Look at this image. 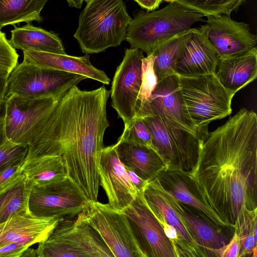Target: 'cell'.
<instances>
[{
    "instance_id": "f546056e",
    "label": "cell",
    "mask_w": 257,
    "mask_h": 257,
    "mask_svg": "<svg viewBox=\"0 0 257 257\" xmlns=\"http://www.w3.org/2000/svg\"><path fill=\"white\" fill-rule=\"evenodd\" d=\"M245 0H177V2L204 16L230 15Z\"/></svg>"
},
{
    "instance_id": "30bf717a",
    "label": "cell",
    "mask_w": 257,
    "mask_h": 257,
    "mask_svg": "<svg viewBox=\"0 0 257 257\" xmlns=\"http://www.w3.org/2000/svg\"><path fill=\"white\" fill-rule=\"evenodd\" d=\"M83 212L86 221L99 233L114 257H145L122 211L108 204L90 201Z\"/></svg>"
},
{
    "instance_id": "ba28073f",
    "label": "cell",
    "mask_w": 257,
    "mask_h": 257,
    "mask_svg": "<svg viewBox=\"0 0 257 257\" xmlns=\"http://www.w3.org/2000/svg\"><path fill=\"white\" fill-rule=\"evenodd\" d=\"M157 116L170 126L185 131L203 142L208 136V128H200L193 122L185 103L179 75L166 77L156 85L148 101L136 117Z\"/></svg>"
},
{
    "instance_id": "d6a6232c",
    "label": "cell",
    "mask_w": 257,
    "mask_h": 257,
    "mask_svg": "<svg viewBox=\"0 0 257 257\" xmlns=\"http://www.w3.org/2000/svg\"><path fill=\"white\" fill-rule=\"evenodd\" d=\"M19 55L10 44L6 34L0 31V78L7 79L18 65Z\"/></svg>"
},
{
    "instance_id": "e575fe53",
    "label": "cell",
    "mask_w": 257,
    "mask_h": 257,
    "mask_svg": "<svg viewBox=\"0 0 257 257\" xmlns=\"http://www.w3.org/2000/svg\"><path fill=\"white\" fill-rule=\"evenodd\" d=\"M257 222L253 223L238 233L240 250L238 257L256 256V229Z\"/></svg>"
},
{
    "instance_id": "f35d334b",
    "label": "cell",
    "mask_w": 257,
    "mask_h": 257,
    "mask_svg": "<svg viewBox=\"0 0 257 257\" xmlns=\"http://www.w3.org/2000/svg\"><path fill=\"white\" fill-rule=\"evenodd\" d=\"M125 168L129 179L138 192H144L149 182L142 179L132 170Z\"/></svg>"
},
{
    "instance_id": "d590c367",
    "label": "cell",
    "mask_w": 257,
    "mask_h": 257,
    "mask_svg": "<svg viewBox=\"0 0 257 257\" xmlns=\"http://www.w3.org/2000/svg\"><path fill=\"white\" fill-rule=\"evenodd\" d=\"M22 162L13 164L0 172V193L15 183L22 175Z\"/></svg>"
},
{
    "instance_id": "ee69618b",
    "label": "cell",
    "mask_w": 257,
    "mask_h": 257,
    "mask_svg": "<svg viewBox=\"0 0 257 257\" xmlns=\"http://www.w3.org/2000/svg\"><path fill=\"white\" fill-rule=\"evenodd\" d=\"M66 1L69 7L80 9L85 0H66Z\"/></svg>"
},
{
    "instance_id": "7c38bea8",
    "label": "cell",
    "mask_w": 257,
    "mask_h": 257,
    "mask_svg": "<svg viewBox=\"0 0 257 257\" xmlns=\"http://www.w3.org/2000/svg\"><path fill=\"white\" fill-rule=\"evenodd\" d=\"M59 97L31 99L11 95L5 99L6 138L15 143L28 146Z\"/></svg>"
},
{
    "instance_id": "5bb4252c",
    "label": "cell",
    "mask_w": 257,
    "mask_h": 257,
    "mask_svg": "<svg viewBox=\"0 0 257 257\" xmlns=\"http://www.w3.org/2000/svg\"><path fill=\"white\" fill-rule=\"evenodd\" d=\"M122 211L145 257H178L161 224L147 203L144 192H138L135 199Z\"/></svg>"
},
{
    "instance_id": "bcb514c9",
    "label": "cell",
    "mask_w": 257,
    "mask_h": 257,
    "mask_svg": "<svg viewBox=\"0 0 257 257\" xmlns=\"http://www.w3.org/2000/svg\"><path fill=\"white\" fill-rule=\"evenodd\" d=\"M164 1L168 2H170V3H172V2H177V0H164Z\"/></svg>"
},
{
    "instance_id": "4316f807",
    "label": "cell",
    "mask_w": 257,
    "mask_h": 257,
    "mask_svg": "<svg viewBox=\"0 0 257 257\" xmlns=\"http://www.w3.org/2000/svg\"><path fill=\"white\" fill-rule=\"evenodd\" d=\"M23 172L32 186H40L59 182L68 177L64 160L59 156L29 162L23 166Z\"/></svg>"
},
{
    "instance_id": "8fae6325",
    "label": "cell",
    "mask_w": 257,
    "mask_h": 257,
    "mask_svg": "<svg viewBox=\"0 0 257 257\" xmlns=\"http://www.w3.org/2000/svg\"><path fill=\"white\" fill-rule=\"evenodd\" d=\"M141 118L149 129L155 150L166 165L191 171L197 158L198 140L185 131L170 126L159 116Z\"/></svg>"
},
{
    "instance_id": "44dd1931",
    "label": "cell",
    "mask_w": 257,
    "mask_h": 257,
    "mask_svg": "<svg viewBox=\"0 0 257 257\" xmlns=\"http://www.w3.org/2000/svg\"><path fill=\"white\" fill-rule=\"evenodd\" d=\"M90 56H73L36 51H23V62L38 67L81 75L108 85L110 79L102 70L90 62Z\"/></svg>"
},
{
    "instance_id": "e0dca14e",
    "label": "cell",
    "mask_w": 257,
    "mask_h": 257,
    "mask_svg": "<svg viewBox=\"0 0 257 257\" xmlns=\"http://www.w3.org/2000/svg\"><path fill=\"white\" fill-rule=\"evenodd\" d=\"M153 180L165 192L203 213L217 225L223 228L230 227L209 206L188 172L174 166H167Z\"/></svg>"
},
{
    "instance_id": "484cf974",
    "label": "cell",
    "mask_w": 257,
    "mask_h": 257,
    "mask_svg": "<svg viewBox=\"0 0 257 257\" xmlns=\"http://www.w3.org/2000/svg\"><path fill=\"white\" fill-rule=\"evenodd\" d=\"M49 0H0V31L7 25L42 22L41 12Z\"/></svg>"
},
{
    "instance_id": "8992f818",
    "label": "cell",
    "mask_w": 257,
    "mask_h": 257,
    "mask_svg": "<svg viewBox=\"0 0 257 257\" xmlns=\"http://www.w3.org/2000/svg\"><path fill=\"white\" fill-rule=\"evenodd\" d=\"M179 77L188 112L196 126L208 128L211 121L230 114L234 94L223 86L215 74Z\"/></svg>"
},
{
    "instance_id": "603a6c76",
    "label": "cell",
    "mask_w": 257,
    "mask_h": 257,
    "mask_svg": "<svg viewBox=\"0 0 257 257\" xmlns=\"http://www.w3.org/2000/svg\"><path fill=\"white\" fill-rule=\"evenodd\" d=\"M144 197L157 218H163L177 229L187 256H203L184 220L172 207L166 193L154 180L148 183L144 192Z\"/></svg>"
},
{
    "instance_id": "836d02e7",
    "label": "cell",
    "mask_w": 257,
    "mask_h": 257,
    "mask_svg": "<svg viewBox=\"0 0 257 257\" xmlns=\"http://www.w3.org/2000/svg\"><path fill=\"white\" fill-rule=\"evenodd\" d=\"M28 151V146L11 142L7 138L0 145V172L7 167L23 161Z\"/></svg>"
},
{
    "instance_id": "d4e9b609",
    "label": "cell",
    "mask_w": 257,
    "mask_h": 257,
    "mask_svg": "<svg viewBox=\"0 0 257 257\" xmlns=\"http://www.w3.org/2000/svg\"><path fill=\"white\" fill-rule=\"evenodd\" d=\"M11 30L10 44L15 49L65 54L62 40L58 36L30 23Z\"/></svg>"
},
{
    "instance_id": "ab89813d",
    "label": "cell",
    "mask_w": 257,
    "mask_h": 257,
    "mask_svg": "<svg viewBox=\"0 0 257 257\" xmlns=\"http://www.w3.org/2000/svg\"><path fill=\"white\" fill-rule=\"evenodd\" d=\"M141 7L148 12L152 11L159 8L162 0H133Z\"/></svg>"
},
{
    "instance_id": "f6af8a7d",
    "label": "cell",
    "mask_w": 257,
    "mask_h": 257,
    "mask_svg": "<svg viewBox=\"0 0 257 257\" xmlns=\"http://www.w3.org/2000/svg\"><path fill=\"white\" fill-rule=\"evenodd\" d=\"M5 102L4 101H0V112L2 111L3 106L4 105Z\"/></svg>"
},
{
    "instance_id": "6da1fadb",
    "label": "cell",
    "mask_w": 257,
    "mask_h": 257,
    "mask_svg": "<svg viewBox=\"0 0 257 257\" xmlns=\"http://www.w3.org/2000/svg\"><path fill=\"white\" fill-rule=\"evenodd\" d=\"M257 115L241 108L199 142L188 172L209 206L235 231L257 207Z\"/></svg>"
},
{
    "instance_id": "74e56055",
    "label": "cell",
    "mask_w": 257,
    "mask_h": 257,
    "mask_svg": "<svg viewBox=\"0 0 257 257\" xmlns=\"http://www.w3.org/2000/svg\"><path fill=\"white\" fill-rule=\"evenodd\" d=\"M29 245L20 243L12 242L0 247V257H20Z\"/></svg>"
},
{
    "instance_id": "d6986e66",
    "label": "cell",
    "mask_w": 257,
    "mask_h": 257,
    "mask_svg": "<svg viewBox=\"0 0 257 257\" xmlns=\"http://www.w3.org/2000/svg\"><path fill=\"white\" fill-rule=\"evenodd\" d=\"M63 219L39 217L29 210L15 214L0 223V247L12 242L31 246L45 241Z\"/></svg>"
},
{
    "instance_id": "277c9868",
    "label": "cell",
    "mask_w": 257,
    "mask_h": 257,
    "mask_svg": "<svg viewBox=\"0 0 257 257\" xmlns=\"http://www.w3.org/2000/svg\"><path fill=\"white\" fill-rule=\"evenodd\" d=\"M204 15L177 2L152 12H140L127 27L125 40L131 48H138L150 55L158 46L186 33Z\"/></svg>"
},
{
    "instance_id": "f1b7e54d",
    "label": "cell",
    "mask_w": 257,
    "mask_h": 257,
    "mask_svg": "<svg viewBox=\"0 0 257 257\" xmlns=\"http://www.w3.org/2000/svg\"><path fill=\"white\" fill-rule=\"evenodd\" d=\"M31 184L23 173L10 187L0 193V223L13 215L29 210V198Z\"/></svg>"
},
{
    "instance_id": "ac0fdd59",
    "label": "cell",
    "mask_w": 257,
    "mask_h": 257,
    "mask_svg": "<svg viewBox=\"0 0 257 257\" xmlns=\"http://www.w3.org/2000/svg\"><path fill=\"white\" fill-rule=\"evenodd\" d=\"M165 193L172 207L184 220L203 256H217V250L226 245L230 239L224 235L221 227L194 207Z\"/></svg>"
},
{
    "instance_id": "8d00e7d4",
    "label": "cell",
    "mask_w": 257,
    "mask_h": 257,
    "mask_svg": "<svg viewBox=\"0 0 257 257\" xmlns=\"http://www.w3.org/2000/svg\"><path fill=\"white\" fill-rule=\"evenodd\" d=\"M240 250L239 238L237 233L234 231L233 235L229 242L216 251L217 256L238 257Z\"/></svg>"
},
{
    "instance_id": "4dcf8cb0",
    "label": "cell",
    "mask_w": 257,
    "mask_h": 257,
    "mask_svg": "<svg viewBox=\"0 0 257 257\" xmlns=\"http://www.w3.org/2000/svg\"><path fill=\"white\" fill-rule=\"evenodd\" d=\"M117 142H128L143 145L156 151L148 127L142 119L139 117H135L128 124L124 125L123 132Z\"/></svg>"
},
{
    "instance_id": "1f68e13d",
    "label": "cell",
    "mask_w": 257,
    "mask_h": 257,
    "mask_svg": "<svg viewBox=\"0 0 257 257\" xmlns=\"http://www.w3.org/2000/svg\"><path fill=\"white\" fill-rule=\"evenodd\" d=\"M153 66L154 58L152 54L143 58L142 68V84L139 95L137 115L143 105L148 101L158 84V79Z\"/></svg>"
},
{
    "instance_id": "83f0119b",
    "label": "cell",
    "mask_w": 257,
    "mask_h": 257,
    "mask_svg": "<svg viewBox=\"0 0 257 257\" xmlns=\"http://www.w3.org/2000/svg\"><path fill=\"white\" fill-rule=\"evenodd\" d=\"M189 31L161 44L152 52L154 70L158 83L168 76L177 74L176 62L189 36Z\"/></svg>"
},
{
    "instance_id": "5b68a950",
    "label": "cell",
    "mask_w": 257,
    "mask_h": 257,
    "mask_svg": "<svg viewBox=\"0 0 257 257\" xmlns=\"http://www.w3.org/2000/svg\"><path fill=\"white\" fill-rule=\"evenodd\" d=\"M37 251V257H114L83 212L60 220Z\"/></svg>"
},
{
    "instance_id": "60d3db41",
    "label": "cell",
    "mask_w": 257,
    "mask_h": 257,
    "mask_svg": "<svg viewBox=\"0 0 257 257\" xmlns=\"http://www.w3.org/2000/svg\"><path fill=\"white\" fill-rule=\"evenodd\" d=\"M6 139L4 129V117L3 115L0 116V145L3 144Z\"/></svg>"
},
{
    "instance_id": "4fadbf2b",
    "label": "cell",
    "mask_w": 257,
    "mask_h": 257,
    "mask_svg": "<svg viewBox=\"0 0 257 257\" xmlns=\"http://www.w3.org/2000/svg\"><path fill=\"white\" fill-rule=\"evenodd\" d=\"M144 57L138 48L126 49L113 78L110 91L111 106L124 125L136 117L138 112Z\"/></svg>"
},
{
    "instance_id": "cb8c5ba5",
    "label": "cell",
    "mask_w": 257,
    "mask_h": 257,
    "mask_svg": "<svg viewBox=\"0 0 257 257\" xmlns=\"http://www.w3.org/2000/svg\"><path fill=\"white\" fill-rule=\"evenodd\" d=\"M115 145L124 166L148 182L167 167L164 161L152 148L128 142H117Z\"/></svg>"
},
{
    "instance_id": "7a4b0ae2",
    "label": "cell",
    "mask_w": 257,
    "mask_h": 257,
    "mask_svg": "<svg viewBox=\"0 0 257 257\" xmlns=\"http://www.w3.org/2000/svg\"><path fill=\"white\" fill-rule=\"evenodd\" d=\"M104 86L82 90L75 85L60 96L39 126L23 161L59 156L68 177L90 201H97L98 168L105 132L109 125Z\"/></svg>"
},
{
    "instance_id": "3957f363",
    "label": "cell",
    "mask_w": 257,
    "mask_h": 257,
    "mask_svg": "<svg viewBox=\"0 0 257 257\" xmlns=\"http://www.w3.org/2000/svg\"><path fill=\"white\" fill-rule=\"evenodd\" d=\"M73 36L82 52L98 53L125 40L132 18L122 0H85Z\"/></svg>"
},
{
    "instance_id": "52a82bcc",
    "label": "cell",
    "mask_w": 257,
    "mask_h": 257,
    "mask_svg": "<svg viewBox=\"0 0 257 257\" xmlns=\"http://www.w3.org/2000/svg\"><path fill=\"white\" fill-rule=\"evenodd\" d=\"M86 79L81 75L22 62L7 78L4 101L11 95L31 99L58 97Z\"/></svg>"
},
{
    "instance_id": "ffe728a7",
    "label": "cell",
    "mask_w": 257,
    "mask_h": 257,
    "mask_svg": "<svg viewBox=\"0 0 257 257\" xmlns=\"http://www.w3.org/2000/svg\"><path fill=\"white\" fill-rule=\"evenodd\" d=\"M177 59L179 76L192 77L215 74L220 57L199 29L191 28Z\"/></svg>"
},
{
    "instance_id": "9c48e42d",
    "label": "cell",
    "mask_w": 257,
    "mask_h": 257,
    "mask_svg": "<svg viewBox=\"0 0 257 257\" xmlns=\"http://www.w3.org/2000/svg\"><path fill=\"white\" fill-rule=\"evenodd\" d=\"M90 200L69 177L45 185L31 186L29 210L43 218L71 219L88 206Z\"/></svg>"
},
{
    "instance_id": "7bdbcfd3",
    "label": "cell",
    "mask_w": 257,
    "mask_h": 257,
    "mask_svg": "<svg viewBox=\"0 0 257 257\" xmlns=\"http://www.w3.org/2000/svg\"><path fill=\"white\" fill-rule=\"evenodd\" d=\"M7 80L0 78V101H4Z\"/></svg>"
},
{
    "instance_id": "9a60e30c",
    "label": "cell",
    "mask_w": 257,
    "mask_h": 257,
    "mask_svg": "<svg viewBox=\"0 0 257 257\" xmlns=\"http://www.w3.org/2000/svg\"><path fill=\"white\" fill-rule=\"evenodd\" d=\"M230 15L206 16V24L199 28L220 58L245 53L257 44V37L251 33L248 25L233 20Z\"/></svg>"
},
{
    "instance_id": "2e32d148",
    "label": "cell",
    "mask_w": 257,
    "mask_h": 257,
    "mask_svg": "<svg viewBox=\"0 0 257 257\" xmlns=\"http://www.w3.org/2000/svg\"><path fill=\"white\" fill-rule=\"evenodd\" d=\"M99 184L107 195L108 204L122 211L136 198L138 192L119 159L115 144L103 147L99 168Z\"/></svg>"
},
{
    "instance_id": "7402d4cb",
    "label": "cell",
    "mask_w": 257,
    "mask_h": 257,
    "mask_svg": "<svg viewBox=\"0 0 257 257\" xmlns=\"http://www.w3.org/2000/svg\"><path fill=\"white\" fill-rule=\"evenodd\" d=\"M215 75L224 87L235 94L256 78V47L231 57L220 58Z\"/></svg>"
},
{
    "instance_id": "b9f144b4",
    "label": "cell",
    "mask_w": 257,
    "mask_h": 257,
    "mask_svg": "<svg viewBox=\"0 0 257 257\" xmlns=\"http://www.w3.org/2000/svg\"><path fill=\"white\" fill-rule=\"evenodd\" d=\"M20 257H37V249L29 247L24 251Z\"/></svg>"
}]
</instances>
